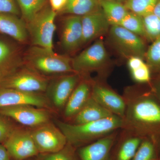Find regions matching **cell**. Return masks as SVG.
<instances>
[{
	"instance_id": "cell-1",
	"label": "cell",
	"mask_w": 160,
	"mask_h": 160,
	"mask_svg": "<svg viewBox=\"0 0 160 160\" xmlns=\"http://www.w3.org/2000/svg\"><path fill=\"white\" fill-rule=\"evenodd\" d=\"M122 129L143 138H150L160 143V101L151 90L128 91Z\"/></svg>"
},
{
	"instance_id": "cell-2",
	"label": "cell",
	"mask_w": 160,
	"mask_h": 160,
	"mask_svg": "<svg viewBox=\"0 0 160 160\" xmlns=\"http://www.w3.org/2000/svg\"><path fill=\"white\" fill-rule=\"evenodd\" d=\"M56 126L65 135L67 142L75 147L93 142L113 132L122 129V118L113 115L85 124L66 123L56 120Z\"/></svg>"
},
{
	"instance_id": "cell-3",
	"label": "cell",
	"mask_w": 160,
	"mask_h": 160,
	"mask_svg": "<svg viewBox=\"0 0 160 160\" xmlns=\"http://www.w3.org/2000/svg\"><path fill=\"white\" fill-rule=\"evenodd\" d=\"M72 59L42 47L31 46L23 52V62L40 74L51 78L75 72Z\"/></svg>"
},
{
	"instance_id": "cell-4",
	"label": "cell",
	"mask_w": 160,
	"mask_h": 160,
	"mask_svg": "<svg viewBox=\"0 0 160 160\" xmlns=\"http://www.w3.org/2000/svg\"><path fill=\"white\" fill-rule=\"evenodd\" d=\"M56 12L49 5L26 23L31 46H39L53 51V38L56 27Z\"/></svg>"
},
{
	"instance_id": "cell-5",
	"label": "cell",
	"mask_w": 160,
	"mask_h": 160,
	"mask_svg": "<svg viewBox=\"0 0 160 160\" xmlns=\"http://www.w3.org/2000/svg\"><path fill=\"white\" fill-rule=\"evenodd\" d=\"M50 79L40 74L23 63L3 81L0 88L43 93L46 92Z\"/></svg>"
},
{
	"instance_id": "cell-6",
	"label": "cell",
	"mask_w": 160,
	"mask_h": 160,
	"mask_svg": "<svg viewBox=\"0 0 160 160\" xmlns=\"http://www.w3.org/2000/svg\"><path fill=\"white\" fill-rule=\"evenodd\" d=\"M108 53L104 42L98 39L91 46L72 59V65L75 72L82 76L105 67Z\"/></svg>"
},
{
	"instance_id": "cell-7",
	"label": "cell",
	"mask_w": 160,
	"mask_h": 160,
	"mask_svg": "<svg viewBox=\"0 0 160 160\" xmlns=\"http://www.w3.org/2000/svg\"><path fill=\"white\" fill-rule=\"evenodd\" d=\"M31 132L39 153L57 152L63 149L68 143L62 132L50 122L33 128Z\"/></svg>"
},
{
	"instance_id": "cell-8",
	"label": "cell",
	"mask_w": 160,
	"mask_h": 160,
	"mask_svg": "<svg viewBox=\"0 0 160 160\" xmlns=\"http://www.w3.org/2000/svg\"><path fill=\"white\" fill-rule=\"evenodd\" d=\"M109 31L112 42L121 53L128 58H145L147 49L141 37L118 25L111 26Z\"/></svg>"
},
{
	"instance_id": "cell-9",
	"label": "cell",
	"mask_w": 160,
	"mask_h": 160,
	"mask_svg": "<svg viewBox=\"0 0 160 160\" xmlns=\"http://www.w3.org/2000/svg\"><path fill=\"white\" fill-rule=\"evenodd\" d=\"M82 79L77 72L51 78L46 92L50 103L58 109H64L67 101Z\"/></svg>"
},
{
	"instance_id": "cell-10",
	"label": "cell",
	"mask_w": 160,
	"mask_h": 160,
	"mask_svg": "<svg viewBox=\"0 0 160 160\" xmlns=\"http://www.w3.org/2000/svg\"><path fill=\"white\" fill-rule=\"evenodd\" d=\"M10 158L15 160H26L39 154L31 130L14 128L3 142Z\"/></svg>"
},
{
	"instance_id": "cell-11",
	"label": "cell",
	"mask_w": 160,
	"mask_h": 160,
	"mask_svg": "<svg viewBox=\"0 0 160 160\" xmlns=\"http://www.w3.org/2000/svg\"><path fill=\"white\" fill-rule=\"evenodd\" d=\"M0 115L32 128L48 122L50 119V115L46 109L29 105L2 107L0 108Z\"/></svg>"
},
{
	"instance_id": "cell-12",
	"label": "cell",
	"mask_w": 160,
	"mask_h": 160,
	"mask_svg": "<svg viewBox=\"0 0 160 160\" xmlns=\"http://www.w3.org/2000/svg\"><path fill=\"white\" fill-rule=\"evenodd\" d=\"M20 105H29L45 109L51 108L48 98L42 93L0 88V108Z\"/></svg>"
},
{
	"instance_id": "cell-13",
	"label": "cell",
	"mask_w": 160,
	"mask_h": 160,
	"mask_svg": "<svg viewBox=\"0 0 160 160\" xmlns=\"http://www.w3.org/2000/svg\"><path fill=\"white\" fill-rule=\"evenodd\" d=\"M91 96L112 114L124 118L126 109L124 97L104 84L94 82H92Z\"/></svg>"
},
{
	"instance_id": "cell-14",
	"label": "cell",
	"mask_w": 160,
	"mask_h": 160,
	"mask_svg": "<svg viewBox=\"0 0 160 160\" xmlns=\"http://www.w3.org/2000/svg\"><path fill=\"white\" fill-rule=\"evenodd\" d=\"M60 44L68 53L74 52L82 46V17L70 15L63 20Z\"/></svg>"
},
{
	"instance_id": "cell-15",
	"label": "cell",
	"mask_w": 160,
	"mask_h": 160,
	"mask_svg": "<svg viewBox=\"0 0 160 160\" xmlns=\"http://www.w3.org/2000/svg\"><path fill=\"white\" fill-rule=\"evenodd\" d=\"M118 131L81 147L78 152L80 160H111V152L117 139Z\"/></svg>"
},
{
	"instance_id": "cell-16",
	"label": "cell",
	"mask_w": 160,
	"mask_h": 160,
	"mask_svg": "<svg viewBox=\"0 0 160 160\" xmlns=\"http://www.w3.org/2000/svg\"><path fill=\"white\" fill-rule=\"evenodd\" d=\"M23 54L17 45L0 38V77H8L23 65Z\"/></svg>"
},
{
	"instance_id": "cell-17",
	"label": "cell",
	"mask_w": 160,
	"mask_h": 160,
	"mask_svg": "<svg viewBox=\"0 0 160 160\" xmlns=\"http://www.w3.org/2000/svg\"><path fill=\"white\" fill-rule=\"evenodd\" d=\"M83 45L107 33L110 29L102 9L82 16Z\"/></svg>"
},
{
	"instance_id": "cell-18",
	"label": "cell",
	"mask_w": 160,
	"mask_h": 160,
	"mask_svg": "<svg viewBox=\"0 0 160 160\" xmlns=\"http://www.w3.org/2000/svg\"><path fill=\"white\" fill-rule=\"evenodd\" d=\"M92 85V81L82 78L64 108V116L67 119L72 120L85 106L91 97Z\"/></svg>"
},
{
	"instance_id": "cell-19",
	"label": "cell",
	"mask_w": 160,
	"mask_h": 160,
	"mask_svg": "<svg viewBox=\"0 0 160 160\" xmlns=\"http://www.w3.org/2000/svg\"><path fill=\"white\" fill-rule=\"evenodd\" d=\"M0 33L8 36L20 44L29 41L26 22L14 15L0 13Z\"/></svg>"
},
{
	"instance_id": "cell-20",
	"label": "cell",
	"mask_w": 160,
	"mask_h": 160,
	"mask_svg": "<svg viewBox=\"0 0 160 160\" xmlns=\"http://www.w3.org/2000/svg\"><path fill=\"white\" fill-rule=\"evenodd\" d=\"M111 112L91 97L85 106L72 119V124H85L106 118L113 115Z\"/></svg>"
},
{
	"instance_id": "cell-21",
	"label": "cell",
	"mask_w": 160,
	"mask_h": 160,
	"mask_svg": "<svg viewBox=\"0 0 160 160\" xmlns=\"http://www.w3.org/2000/svg\"><path fill=\"white\" fill-rule=\"evenodd\" d=\"M124 132L115 160H132L144 138L126 130Z\"/></svg>"
},
{
	"instance_id": "cell-22",
	"label": "cell",
	"mask_w": 160,
	"mask_h": 160,
	"mask_svg": "<svg viewBox=\"0 0 160 160\" xmlns=\"http://www.w3.org/2000/svg\"><path fill=\"white\" fill-rule=\"evenodd\" d=\"M143 58L138 56L130 57L128 58V68L132 78L139 84H150L151 82V70Z\"/></svg>"
},
{
	"instance_id": "cell-23",
	"label": "cell",
	"mask_w": 160,
	"mask_h": 160,
	"mask_svg": "<svg viewBox=\"0 0 160 160\" xmlns=\"http://www.w3.org/2000/svg\"><path fill=\"white\" fill-rule=\"evenodd\" d=\"M100 5L110 26L119 25L129 10L123 3L109 0H100Z\"/></svg>"
},
{
	"instance_id": "cell-24",
	"label": "cell",
	"mask_w": 160,
	"mask_h": 160,
	"mask_svg": "<svg viewBox=\"0 0 160 160\" xmlns=\"http://www.w3.org/2000/svg\"><path fill=\"white\" fill-rule=\"evenodd\" d=\"M101 9L100 0H68L62 14L83 16Z\"/></svg>"
},
{
	"instance_id": "cell-25",
	"label": "cell",
	"mask_w": 160,
	"mask_h": 160,
	"mask_svg": "<svg viewBox=\"0 0 160 160\" xmlns=\"http://www.w3.org/2000/svg\"><path fill=\"white\" fill-rule=\"evenodd\" d=\"M160 152V143L150 138L143 139L132 160H158Z\"/></svg>"
},
{
	"instance_id": "cell-26",
	"label": "cell",
	"mask_w": 160,
	"mask_h": 160,
	"mask_svg": "<svg viewBox=\"0 0 160 160\" xmlns=\"http://www.w3.org/2000/svg\"><path fill=\"white\" fill-rule=\"evenodd\" d=\"M20 9L21 18L26 23L49 4V0H16Z\"/></svg>"
},
{
	"instance_id": "cell-27",
	"label": "cell",
	"mask_w": 160,
	"mask_h": 160,
	"mask_svg": "<svg viewBox=\"0 0 160 160\" xmlns=\"http://www.w3.org/2000/svg\"><path fill=\"white\" fill-rule=\"evenodd\" d=\"M75 148L67 143L63 149L57 152L39 153L36 160H80Z\"/></svg>"
},
{
	"instance_id": "cell-28",
	"label": "cell",
	"mask_w": 160,
	"mask_h": 160,
	"mask_svg": "<svg viewBox=\"0 0 160 160\" xmlns=\"http://www.w3.org/2000/svg\"><path fill=\"white\" fill-rule=\"evenodd\" d=\"M145 38L153 42L160 38V19L153 13L142 17Z\"/></svg>"
},
{
	"instance_id": "cell-29",
	"label": "cell",
	"mask_w": 160,
	"mask_h": 160,
	"mask_svg": "<svg viewBox=\"0 0 160 160\" xmlns=\"http://www.w3.org/2000/svg\"><path fill=\"white\" fill-rule=\"evenodd\" d=\"M158 0H126L124 5L129 11L144 16L152 12Z\"/></svg>"
},
{
	"instance_id": "cell-30",
	"label": "cell",
	"mask_w": 160,
	"mask_h": 160,
	"mask_svg": "<svg viewBox=\"0 0 160 160\" xmlns=\"http://www.w3.org/2000/svg\"><path fill=\"white\" fill-rule=\"evenodd\" d=\"M118 26H122L142 38H145L142 17L131 12H128Z\"/></svg>"
},
{
	"instance_id": "cell-31",
	"label": "cell",
	"mask_w": 160,
	"mask_h": 160,
	"mask_svg": "<svg viewBox=\"0 0 160 160\" xmlns=\"http://www.w3.org/2000/svg\"><path fill=\"white\" fill-rule=\"evenodd\" d=\"M145 58L151 71L160 73V38L152 42L146 50Z\"/></svg>"
},
{
	"instance_id": "cell-32",
	"label": "cell",
	"mask_w": 160,
	"mask_h": 160,
	"mask_svg": "<svg viewBox=\"0 0 160 160\" xmlns=\"http://www.w3.org/2000/svg\"><path fill=\"white\" fill-rule=\"evenodd\" d=\"M0 13L14 15L21 17L16 0H0Z\"/></svg>"
},
{
	"instance_id": "cell-33",
	"label": "cell",
	"mask_w": 160,
	"mask_h": 160,
	"mask_svg": "<svg viewBox=\"0 0 160 160\" xmlns=\"http://www.w3.org/2000/svg\"><path fill=\"white\" fill-rule=\"evenodd\" d=\"M13 129L9 123L0 118V142L6 140Z\"/></svg>"
},
{
	"instance_id": "cell-34",
	"label": "cell",
	"mask_w": 160,
	"mask_h": 160,
	"mask_svg": "<svg viewBox=\"0 0 160 160\" xmlns=\"http://www.w3.org/2000/svg\"><path fill=\"white\" fill-rule=\"evenodd\" d=\"M68 2V0H49V6L57 15L61 14L66 8Z\"/></svg>"
},
{
	"instance_id": "cell-35",
	"label": "cell",
	"mask_w": 160,
	"mask_h": 160,
	"mask_svg": "<svg viewBox=\"0 0 160 160\" xmlns=\"http://www.w3.org/2000/svg\"><path fill=\"white\" fill-rule=\"evenodd\" d=\"M158 75L157 79L155 80L154 84L152 86L151 90L160 101V73H159Z\"/></svg>"
},
{
	"instance_id": "cell-36",
	"label": "cell",
	"mask_w": 160,
	"mask_h": 160,
	"mask_svg": "<svg viewBox=\"0 0 160 160\" xmlns=\"http://www.w3.org/2000/svg\"><path fill=\"white\" fill-rule=\"evenodd\" d=\"M7 149L3 144H0V160H11Z\"/></svg>"
},
{
	"instance_id": "cell-37",
	"label": "cell",
	"mask_w": 160,
	"mask_h": 160,
	"mask_svg": "<svg viewBox=\"0 0 160 160\" xmlns=\"http://www.w3.org/2000/svg\"><path fill=\"white\" fill-rule=\"evenodd\" d=\"M152 12L160 19V0H158Z\"/></svg>"
},
{
	"instance_id": "cell-38",
	"label": "cell",
	"mask_w": 160,
	"mask_h": 160,
	"mask_svg": "<svg viewBox=\"0 0 160 160\" xmlns=\"http://www.w3.org/2000/svg\"><path fill=\"white\" fill-rule=\"evenodd\" d=\"M109 1H114V2H121L124 4L125 1H126V0H109Z\"/></svg>"
}]
</instances>
